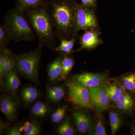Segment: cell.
Wrapping results in <instances>:
<instances>
[{"label": "cell", "instance_id": "9", "mask_svg": "<svg viewBox=\"0 0 135 135\" xmlns=\"http://www.w3.org/2000/svg\"><path fill=\"white\" fill-rule=\"evenodd\" d=\"M73 116L79 133L93 134L94 124L88 113L83 110H79L74 113Z\"/></svg>", "mask_w": 135, "mask_h": 135}, {"label": "cell", "instance_id": "10", "mask_svg": "<svg viewBox=\"0 0 135 135\" xmlns=\"http://www.w3.org/2000/svg\"><path fill=\"white\" fill-rule=\"evenodd\" d=\"M106 80V75L103 73H85L75 77V80L87 88H94L104 85Z\"/></svg>", "mask_w": 135, "mask_h": 135}, {"label": "cell", "instance_id": "3", "mask_svg": "<svg viewBox=\"0 0 135 135\" xmlns=\"http://www.w3.org/2000/svg\"><path fill=\"white\" fill-rule=\"evenodd\" d=\"M4 21L11 40L32 41L36 39V35L24 11L18 8L10 9L5 15Z\"/></svg>", "mask_w": 135, "mask_h": 135}, {"label": "cell", "instance_id": "32", "mask_svg": "<svg viewBox=\"0 0 135 135\" xmlns=\"http://www.w3.org/2000/svg\"><path fill=\"white\" fill-rule=\"evenodd\" d=\"M39 95H33L28 96L22 97L23 100L26 105H28L33 103L35 100L37 99Z\"/></svg>", "mask_w": 135, "mask_h": 135}, {"label": "cell", "instance_id": "26", "mask_svg": "<svg viewBox=\"0 0 135 135\" xmlns=\"http://www.w3.org/2000/svg\"><path fill=\"white\" fill-rule=\"evenodd\" d=\"M122 81L124 88L129 91H134L135 85V73L124 76Z\"/></svg>", "mask_w": 135, "mask_h": 135}, {"label": "cell", "instance_id": "12", "mask_svg": "<svg viewBox=\"0 0 135 135\" xmlns=\"http://www.w3.org/2000/svg\"><path fill=\"white\" fill-rule=\"evenodd\" d=\"M116 107L120 112L129 113L135 107V103L129 94L125 92L116 102Z\"/></svg>", "mask_w": 135, "mask_h": 135}, {"label": "cell", "instance_id": "23", "mask_svg": "<svg viewBox=\"0 0 135 135\" xmlns=\"http://www.w3.org/2000/svg\"><path fill=\"white\" fill-rule=\"evenodd\" d=\"M100 111H98L97 114V119L96 123L94 125L93 135H106L105 127L102 115L99 113Z\"/></svg>", "mask_w": 135, "mask_h": 135}, {"label": "cell", "instance_id": "21", "mask_svg": "<svg viewBox=\"0 0 135 135\" xmlns=\"http://www.w3.org/2000/svg\"><path fill=\"white\" fill-rule=\"evenodd\" d=\"M47 93L49 98L55 102L61 100L65 95L64 88L60 86L49 88L48 89Z\"/></svg>", "mask_w": 135, "mask_h": 135}, {"label": "cell", "instance_id": "6", "mask_svg": "<svg viewBox=\"0 0 135 135\" xmlns=\"http://www.w3.org/2000/svg\"><path fill=\"white\" fill-rule=\"evenodd\" d=\"M66 85L69 89V99L73 103L87 109L94 108L90 100L89 90L87 87L75 80L66 81Z\"/></svg>", "mask_w": 135, "mask_h": 135}, {"label": "cell", "instance_id": "31", "mask_svg": "<svg viewBox=\"0 0 135 135\" xmlns=\"http://www.w3.org/2000/svg\"><path fill=\"white\" fill-rule=\"evenodd\" d=\"M81 5L84 7L95 9L98 0H81Z\"/></svg>", "mask_w": 135, "mask_h": 135}, {"label": "cell", "instance_id": "34", "mask_svg": "<svg viewBox=\"0 0 135 135\" xmlns=\"http://www.w3.org/2000/svg\"><path fill=\"white\" fill-rule=\"evenodd\" d=\"M131 134L135 135V122L132 124L131 127Z\"/></svg>", "mask_w": 135, "mask_h": 135}, {"label": "cell", "instance_id": "5", "mask_svg": "<svg viewBox=\"0 0 135 135\" xmlns=\"http://www.w3.org/2000/svg\"><path fill=\"white\" fill-rule=\"evenodd\" d=\"M95 10L77 3L74 18V27L77 33L80 30L99 29Z\"/></svg>", "mask_w": 135, "mask_h": 135}, {"label": "cell", "instance_id": "22", "mask_svg": "<svg viewBox=\"0 0 135 135\" xmlns=\"http://www.w3.org/2000/svg\"><path fill=\"white\" fill-rule=\"evenodd\" d=\"M11 40L10 35L5 24L0 26V49L1 51L5 50L8 44Z\"/></svg>", "mask_w": 135, "mask_h": 135}, {"label": "cell", "instance_id": "16", "mask_svg": "<svg viewBox=\"0 0 135 135\" xmlns=\"http://www.w3.org/2000/svg\"><path fill=\"white\" fill-rule=\"evenodd\" d=\"M47 0H17L16 7L25 11L27 10L38 7L43 5Z\"/></svg>", "mask_w": 135, "mask_h": 135}, {"label": "cell", "instance_id": "15", "mask_svg": "<svg viewBox=\"0 0 135 135\" xmlns=\"http://www.w3.org/2000/svg\"><path fill=\"white\" fill-rule=\"evenodd\" d=\"M106 91L110 101L115 103L125 92L124 88L115 82L107 85Z\"/></svg>", "mask_w": 135, "mask_h": 135}, {"label": "cell", "instance_id": "35", "mask_svg": "<svg viewBox=\"0 0 135 135\" xmlns=\"http://www.w3.org/2000/svg\"><path fill=\"white\" fill-rule=\"evenodd\" d=\"M134 93H135V87H134V91H133Z\"/></svg>", "mask_w": 135, "mask_h": 135}, {"label": "cell", "instance_id": "2", "mask_svg": "<svg viewBox=\"0 0 135 135\" xmlns=\"http://www.w3.org/2000/svg\"><path fill=\"white\" fill-rule=\"evenodd\" d=\"M47 2L38 7L27 10L24 12L38 39L39 45L55 49L56 47L57 38L48 10Z\"/></svg>", "mask_w": 135, "mask_h": 135}, {"label": "cell", "instance_id": "13", "mask_svg": "<svg viewBox=\"0 0 135 135\" xmlns=\"http://www.w3.org/2000/svg\"><path fill=\"white\" fill-rule=\"evenodd\" d=\"M20 84V80L17 75L15 68L6 76L5 87L8 91L14 94L19 88Z\"/></svg>", "mask_w": 135, "mask_h": 135}, {"label": "cell", "instance_id": "20", "mask_svg": "<svg viewBox=\"0 0 135 135\" xmlns=\"http://www.w3.org/2000/svg\"><path fill=\"white\" fill-rule=\"evenodd\" d=\"M21 132L25 135H38L40 132V127L38 124L34 122L26 121L20 127Z\"/></svg>", "mask_w": 135, "mask_h": 135}, {"label": "cell", "instance_id": "8", "mask_svg": "<svg viewBox=\"0 0 135 135\" xmlns=\"http://www.w3.org/2000/svg\"><path fill=\"white\" fill-rule=\"evenodd\" d=\"M101 33L99 29L85 31L80 38V46L77 51L84 49H93L103 44V42L99 37Z\"/></svg>", "mask_w": 135, "mask_h": 135}, {"label": "cell", "instance_id": "25", "mask_svg": "<svg viewBox=\"0 0 135 135\" xmlns=\"http://www.w3.org/2000/svg\"><path fill=\"white\" fill-rule=\"evenodd\" d=\"M57 132L60 135L74 134V131L71 126L69 118H66L59 127Z\"/></svg>", "mask_w": 135, "mask_h": 135}, {"label": "cell", "instance_id": "29", "mask_svg": "<svg viewBox=\"0 0 135 135\" xmlns=\"http://www.w3.org/2000/svg\"><path fill=\"white\" fill-rule=\"evenodd\" d=\"M66 111L65 107H61L57 109L51 116V119L53 122L59 123L62 120L65 115Z\"/></svg>", "mask_w": 135, "mask_h": 135}, {"label": "cell", "instance_id": "17", "mask_svg": "<svg viewBox=\"0 0 135 135\" xmlns=\"http://www.w3.org/2000/svg\"><path fill=\"white\" fill-rule=\"evenodd\" d=\"M109 113L111 127V134L114 135L120 128L122 124L121 116L116 111L109 110Z\"/></svg>", "mask_w": 135, "mask_h": 135}, {"label": "cell", "instance_id": "33", "mask_svg": "<svg viewBox=\"0 0 135 135\" xmlns=\"http://www.w3.org/2000/svg\"><path fill=\"white\" fill-rule=\"evenodd\" d=\"M9 135H21L22 132L20 131V128L17 127H13L9 129L8 133Z\"/></svg>", "mask_w": 135, "mask_h": 135}, {"label": "cell", "instance_id": "24", "mask_svg": "<svg viewBox=\"0 0 135 135\" xmlns=\"http://www.w3.org/2000/svg\"><path fill=\"white\" fill-rule=\"evenodd\" d=\"M49 109L48 106L44 103L41 102H37L34 105L32 108L33 114L38 117L45 116L48 112Z\"/></svg>", "mask_w": 135, "mask_h": 135}, {"label": "cell", "instance_id": "28", "mask_svg": "<svg viewBox=\"0 0 135 135\" xmlns=\"http://www.w3.org/2000/svg\"><path fill=\"white\" fill-rule=\"evenodd\" d=\"M15 68H16V62H15V58L13 55H12L11 53L7 63L6 64L3 69L1 76L6 77L8 74L13 69H15Z\"/></svg>", "mask_w": 135, "mask_h": 135}, {"label": "cell", "instance_id": "7", "mask_svg": "<svg viewBox=\"0 0 135 135\" xmlns=\"http://www.w3.org/2000/svg\"><path fill=\"white\" fill-rule=\"evenodd\" d=\"M107 85L105 84L94 88H88L93 106L100 112L107 110L110 105V101L107 93Z\"/></svg>", "mask_w": 135, "mask_h": 135}, {"label": "cell", "instance_id": "4", "mask_svg": "<svg viewBox=\"0 0 135 135\" xmlns=\"http://www.w3.org/2000/svg\"><path fill=\"white\" fill-rule=\"evenodd\" d=\"M42 47L39 45L36 49L20 55H14L16 68L29 79H37Z\"/></svg>", "mask_w": 135, "mask_h": 135}, {"label": "cell", "instance_id": "27", "mask_svg": "<svg viewBox=\"0 0 135 135\" xmlns=\"http://www.w3.org/2000/svg\"><path fill=\"white\" fill-rule=\"evenodd\" d=\"M1 54L0 56V74L1 76L3 69L6 64L7 63L11 52L7 49L3 50L1 51Z\"/></svg>", "mask_w": 135, "mask_h": 135}, {"label": "cell", "instance_id": "14", "mask_svg": "<svg viewBox=\"0 0 135 135\" xmlns=\"http://www.w3.org/2000/svg\"><path fill=\"white\" fill-rule=\"evenodd\" d=\"M62 57H59L53 60L49 65L48 67V74L51 81L56 80L62 73Z\"/></svg>", "mask_w": 135, "mask_h": 135}, {"label": "cell", "instance_id": "18", "mask_svg": "<svg viewBox=\"0 0 135 135\" xmlns=\"http://www.w3.org/2000/svg\"><path fill=\"white\" fill-rule=\"evenodd\" d=\"M76 40V38L61 40L59 46H57L54 49L56 51L62 52L66 55L71 54L73 51Z\"/></svg>", "mask_w": 135, "mask_h": 135}, {"label": "cell", "instance_id": "30", "mask_svg": "<svg viewBox=\"0 0 135 135\" xmlns=\"http://www.w3.org/2000/svg\"><path fill=\"white\" fill-rule=\"evenodd\" d=\"M35 95H39V93L38 90L36 88L32 86L26 87L22 90V97Z\"/></svg>", "mask_w": 135, "mask_h": 135}, {"label": "cell", "instance_id": "19", "mask_svg": "<svg viewBox=\"0 0 135 135\" xmlns=\"http://www.w3.org/2000/svg\"><path fill=\"white\" fill-rule=\"evenodd\" d=\"M62 73L61 77L65 79L71 71L74 65V61L71 57H70L65 54L62 57Z\"/></svg>", "mask_w": 135, "mask_h": 135}, {"label": "cell", "instance_id": "11", "mask_svg": "<svg viewBox=\"0 0 135 135\" xmlns=\"http://www.w3.org/2000/svg\"><path fill=\"white\" fill-rule=\"evenodd\" d=\"M0 108L1 112L9 120H13L16 117V103L10 97L6 96L3 98Z\"/></svg>", "mask_w": 135, "mask_h": 135}, {"label": "cell", "instance_id": "1", "mask_svg": "<svg viewBox=\"0 0 135 135\" xmlns=\"http://www.w3.org/2000/svg\"><path fill=\"white\" fill-rule=\"evenodd\" d=\"M77 3L75 0L48 1V10L56 37L60 41L77 38L74 18Z\"/></svg>", "mask_w": 135, "mask_h": 135}]
</instances>
